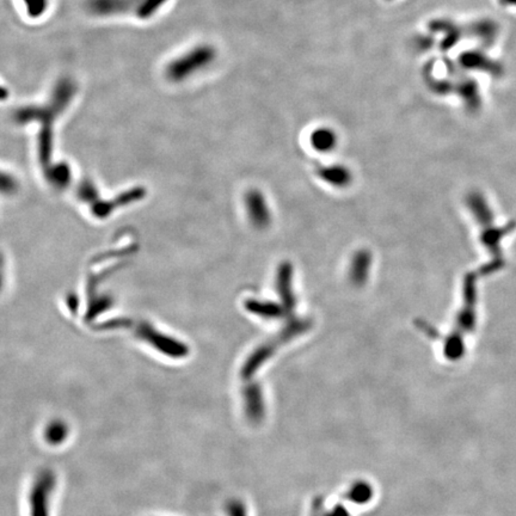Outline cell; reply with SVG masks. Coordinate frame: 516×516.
Instances as JSON below:
<instances>
[{
	"mask_svg": "<svg viewBox=\"0 0 516 516\" xmlns=\"http://www.w3.org/2000/svg\"><path fill=\"white\" fill-rule=\"evenodd\" d=\"M472 210L476 214L477 219H480V224L483 225V234H482V240L484 244L489 247V250L495 256L496 262L502 264V258L500 254V240L502 236L508 233L510 231V226H505L503 229H496L492 225L491 212L489 210V207L485 203L480 195H472L470 198Z\"/></svg>",
	"mask_w": 516,
	"mask_h": 516,
	"instance_id": "1",
	"label": "cell"
},
{
	"mask_svg": "<svg viewBox=\"0 0 516 516\" xmlns=\"http://www.w3.org/2000/svg\"><path fill=\"white\" fill-rule=\"evenodd\" d=\"M213 57V50L210 47H198L184 57H181V59L171 62L168 69V74L174 81H183L189 74H193L203 66L210 64Z\"/></svg>",
	"mask_w": 516,
	"mask_h": 516,
	"instance_id": "3",
	"label": "cell"
},
{
	"mask_svg": "<svg viewBox=\"0 0 516 516\" xmlns=\"http://www.w3.org/2000/svg\"><path fill=\"white\" fill-rule=\"evenodd\" d=\"M69 435V428L62 421H53L46 427L45 439L49 444L57 446L64 442Z\"/></svg>",
	"mask_w": 516,
	"mask_h": 516,
	"instance_id": "7",
	"label": "cell"
},
{
	"mask_svg": "<svg viewBox=\"0 0 516 516\" xmlns=\"http://www.w3.org/2000/svg\"><path fill=\"white\" fill-rule=\"evenodd\" d=\"M498 3L503 6H516V0H498Z\"/></svg>",
	"mask_w": 516,
	"mask_h": 516,
	"instance_id": "11",
	"label": "cell"
},
{
	"mask_svg": "<svg viewBox=\"0 0 516 516\" xmlns=\"http://www.w3.org/2000/svg\"><path fill=\"white\" fill-rule=\"evenodd\" d=\"M25 4L32 13L40 15L42 11H45L46 0H25Z\"/></svg>",
	"mask_w": 516,
	"mask_h": 516,
	"instance_id": "9",
	"label": "cell"
},
{
	"mask_svg": "<svg viewBox=\"0 0 516 516\" xmlns=\"http://www.w3.org/2000/svg\"><path fill=\"white\" fill-rule=\"evenodd\" d=\"M460 62L465 69H480L484 72L491 73L492 76H500L503 72L500 64L489 59L480 52H466L460 57Z\"/></svg>",
	"mask_w": 516,
	"mask_h": 516,
	"instance_id": "4",
	"label": "cell"
},
{
	"mask_svg": "<svg viewBox=\"0 0 516 516\" xmlns=\"http://www.w3.org/2000/svg\"><path fill=\"white\" fill-rule=\"evenodd\" d=\"M336 142L337 137L330 128L315 129L311 135V145L320 152H327L334 149Z\"/></svg>",
	"mask_w": 516,
	"mask_h": 516,
	"instance_id": "5",
	"label": "cell"
},
{
	"mask_svg": "<svg viewBox=\"0 0 516 516\" xmlns=\"http://www.w3.org/2000/svg\"><path fill=\"white\" fill-rule=\"evenodd\" d=\"M497 25L492 20H480L472 25L471 32L475 37L482 41L485 45L494 43L497 36Z\"/></svg>",
	"mask_w": 516,
	"mask_h": 516,
	"instance_id": "6",
	"label": "cell"
},
{
	"mask_svg": "<svg viewBox=\"0 0 516 516\" xmlns=\"http://www.w3.org/2000/svg\"><path fill=\"white\" fill-rule=\"evenodd\" d=\"M229 514L231 516H244V512H243L242 505L238 502H233L229 505Z\"/></svg>",
	"mask_w": 516,
	"mask_h": 516,
	"instance_id": "10",
	"label": "cell"
},
{
	"mask_svg": "<svg viewBox=\"0 0 516 516\" xmlns=\"http://www.w3.org/2000/svg\"><path fill=\"white\" fill-rule=\"evenodd\" d=\"M322 177L336 186H344L349 181L351 175L341 166H332L330 169L322 170Z\"/></svg>",
	"mask_w": 516,
	"mask_h": 516,
	"instance_id": "8",
	"label": "cell"
},
{
	"mask_svg": "<svg viewBox=\"0 0 516 516\" xmlns=\"http://www.w3.org/2000/svg\"><path fill=\"white\" fill-rule=\"evenodd\" d=\"M55 483V476L50 470L37 475L29 494V516H49V504Z\"/></svg>",
	"mask_w": 516,
	"mask_h": 516,
	"instance_id": "2",
	"label": "cell"
}]
</instances>
